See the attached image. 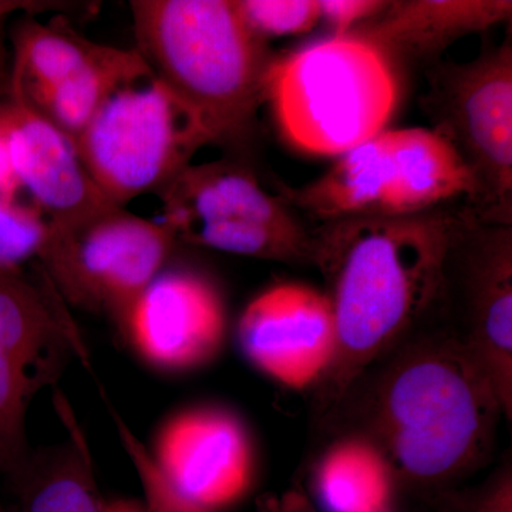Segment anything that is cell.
<instances>
[{
  "label": "cell",
  "mask_w": 512,
  "mask_h": 512,
  "mask_svg": "<svg viewBox=\"0 0 512 512\" xmlns=\"http://www.w3.org/2000/svg\"><path fill=\"white\" fill-rule=\"evenodd\" d=\"M13 45L10 97L28 104L83 72L109 47L30 16L16 28Z\"/></svg>",
  "instance_id": "cell-19"
},
{
  "label": "cell",
  "mask_w": 512,
  "mask_h": 512,
  "mask_svg": "<svg viewBox=\"0 0 512 512\" xmlns=\"http://www.w3.org/2000/svg\"><path fill=\"white\" fill-rule=\"evenodd\" d=\"M249 29L269 37L301 35L320 23L318 0H234Z\"/></svg>",
  "instance_id": "cell-22"
},
{
  "label": "cell",
  "mask_w": 512,
  "mask_h": 512,
  "mask_svg": "<svg viewBox=\"0 0 512 512\" xmlns=\"http://www.w3.org/2000/svg\"><path fill=\"white\" fill-rule=\"evenodd\" d=\"M150 72V66L137 50L109 46L83 72L25 104L52 121L74 143L111 94Z\"/></svg>",
  "instance_id": "cell-21"
},
{
  "label": "cell",
  "mask_w": 512,
  "mask_h": 512,
  "mask_svg": "<svg viewBox=\"0 0 512 512\" xmlns=\"http://www.w3.org/2000/svg\"><path fill=\"white\" fill-rule=\"evenodd\" d=\"M109 512H140L136 508L130 507V505L114 504L109 505Z\"/></svg>",
  "instance_id": "cell-29"
},
{
  "label": "cell",
  "mask_w": 512,
  "mask_h": 512,
  "mask_svg": "<svg viewBox=\"0 0 512 512\" xmlns=\"http://www.w3.org/2000/svg\"><path fill=\"white\" fill-rule=\"evenodd\" d=\"M0 473H3L2 468H0Z\"/></svg>",
  "instance_id": "cell-32"
},
{
  "label": "cell",
  "mask_w": 512,
  "mask_h": 512,
  "mask_svg": "<svg viewBox=\"0 0 512 512\" xmlns=\"http://www.w3.org/2000/svg\"><path fill=\"white\" fill-rule=\"evenodd\" d=\"M392 181L390 133L383 130L339 156L318 180L298 188H282L279 198L291 210L302 211L320 224L386 217Z\"/></svg>",
  "instance_id": "cell-16"
},
{
  "label": "cell",
  "mask_w": 512,
  "mask_h": 512,
  "mask_svg": "<svg viewBox=\"0 0 512 512\" xmlns=\"http://www.w3.org/2000/svg\"><path fill=\"white\" fill-rule=\"evenodd\" d=\"M238 342L249 362L281 386H319L336 353L329 296L295 282L271 286L242 313Z\"/></svg>",
  "instance_id": "cell-11"
},
{
  "label": "cell",
  "mask_w": 512,
  "mask_h": 512,
  "mask_svg": "<svg viewBox=\"0 0 512 512\" xmlns=\"http://www.w3.org/2000/svg\"><path fill=\"white\" fill-rule=\"evenodd\" d=\"M440 512H512V466L504 461L483 483L433 498Z\"/></svg>",
  "instance_id": "cell-24"
},
{
  "label": "cell",
  "mask_w": 512,
  "mask_h": 512,
  "mask_svg": "<svg viewBox=\"0 0 512 512\" xmlns=\"http://www.w3.org/2000/svg\"><path fill=\"white\" fill-rule=\"evenodd\" d=\"M138 49L211 143L254 131L274 56L234 0H131Z\"/></svg>",
  "instance_id": "cell-3"
},
{
  "label": "cell",
  "mask_w": 512,
  "mask_h": 512,
  "mask_svg": "<svg viewBox=\"0 0 512 512\" xmlns=\"http://www.w3.org/2000/svg\"><path fill=\"white\" fill-rule=\"evenodd\" d=\"M123 326L148 362L190 370L220 355L227 312L220 292L207 279L194 272H165L137 299Z\"/></svg>",
  "instance_id": "cell-12"
},
{
  "label": "cell",
  "mask_w": 512,
  "mask_h": 512,
  "mask_svg": "<svg viewBox=\"0 0 512 512\" xmlns=\"http://www.w3.org/2000/svg\"><path fill=\"white\" fill-rule=\"evenodd\" d=\"M393 181L386 217L446 207L473 195V180L453 147L430 128L389 130Z\"/></svg>",
  "instance_id": "cell-17"
},
{
  "label": "cell",
  "mask_w": 512,
  "mask_h": 512,
  "mask_svg": "<svg viewBox=\"0 0 512 512\" xmlns=\"http://www.w3.org/2000/svg\"><path fill=\"white\" fill-rule=\"evenodd\" d=\"M49 222L36 207L0 200V268L19 269L30 258H39Z\"/></svg>",
  "instance_id": "cell-23"
},
{
  "label": "cell",
  "mask_w": 512,
  "mask_h": 512,
  "mask_svg": "<svg viewBox=\"0 0 512 512\" xmlns=\"http://www.w3.org/2000/svg\"><path fill=\"white\" fill-rule=\"evenodd\" d=\"M73 144L101 195L124 208L161 194L210 141L151 70L111 94Z\"/></svg>",
  "instance_id": "cell-6"
},
{
  "label": "cell",
  "mask_w": 512,
  "mask_h": 512,
  "mask_svg": "<svg viewBox=\"0 0 512 512\" xmlns=\"http://www.w3.org/2000/svg\"><path fill=\"white\" fill-rule=\"evenodd\" d=\"M22 188L13 167L12 154H10L8 134L0 120V200L16 201V194Z\"/></svg>",
  "instance_id": "cell-27"
},
{
  "label": "cell",
  "mask_w": 512,
  "mask_h": 512,
  "mask_svg": "<svg viewBox=\"0 0 512 512\" xmlns=\"http://www.w3.org/2000/svg\"><path fill=\"white\" fill-rule=\"evenodd\" d=\"M380 512H393L392 510L380 511Z\"/></svg>",
  "instance_id": "cell-31"
},
{
  "label": "cell",
  "mask_w": 512,
  "mask_h": 512,
  "mask_svg": "<svg viewBox=\"0 0 512 512\" xmlns=\"http://www.w3.org/2000/svg\"><path fill=\"white\" fill-rule=\"evenodd\" d=\"M375 367L353 433L382 451L397 488L434 498L490 461L503 409L450 330L414 332Z\"/></svg>",
  "instance_id": "cell-2"
},
{
  "label": "cell",
  "mask_w": 512,
  "mask_h": 512,
  "mask_svg": "<svg viewBox=\"0 0 512 512\" xmlns=\"http://www.w3.org/2000/svg\"><path fill=\"white\" fill-rule=\"evenodd\" d=\"M12 477L18 485L19 512H109L83 444L29 456Z\"/></svg>",
  "instance_id": "cell-20"
},
{
  "label": "cell",
  "mask_w": 512,
  "mask_h": 512,
  "mask_svg": "<svg viewBox=\"0 0 512 512\" xmlns=\"http://www.w3.org/2000/svg\"><path fill=\"white\" fill-rule=\"evenodd\" d=\"M175 242L167 222L111 205L82 220L49 222L39 259L64 299L109 313L123 326L134 303L160 275Z\"/></svg>",
  "instance_id": "cell-7"
},
{
  "label": "cell",
  "mask_w": 512,
  "mask_h": 512,
  "mask_svg": "<svg viewBox=\"0 0 512 512\" xmlns=\"http://www.w3.org/2000/svg\"><path fill=\"white\" fill-rule=\"evenodd\" d=\"M265 100L292 146L339 157L382 133L396 107L397 79L365 40L333 35L274 57Z\"/></svg>",
  "instance_id": "cell-4"
},
{
  "label": "cell",
  "mask_w": 512,
  "mask_h": 512,
  "mask_svg": "<svg viewBox=\"0 0 512 512\" xmlns=\"http://www.w3.org/2000/svg\"><path fill=\"white\" fill-rule=\"evenodd\" d=\"M5 80V55H3L2 42H0V84Z\"/></svg>",
  "instance_id": "cell-30"
},
{
  "label": "cell",
  "mask_w": 512,
  "mask_h": 512,
  "mask_svg": "<svg viewBox=\"0 0 512 512\" xmlns=\"http://www.w3.org/2000/svg\"><path fill=\"white\" fill-rule=\"evenodd\" d=\"M84 349L53 285L49 292L19 269L0 268V468L9 476L30 456V400L59 376L70 357H84Z\"/></svg>",
  "instance_id": "cell-9"
},
{
  "label": "cell",
  "mask_w": 512,
  "mask_h": 512,
  "mask_svg": "<svg viewBox=\"0 0 512 512\" xmlns=\"http://www.w3.org/2000/svg\"><path fill=\"white\" fill-rule=\"evenodd\" d=\"M397 490L382 451L353 431L326 448L313 473V491L326 512L392 510Z\"/></svg>",
  "instance_id": "cell-18"
},
{
  "label": "cell",
  "mask_w": 512,
  "mask_h": 512,
  "mask_svg": "<svg viewBox=\"0 0 512 512\" xmlns=\"http://www.w3.org/2000/svg\"><path fill=\"white\" fill-rule=\"evenodd\" d=\"M463 207L323 222L311 231L336 325V353L319 394L339 406L353 386L426 323Z\"/></svg>",
  "instance_id": "cell-1"
},
{
  "label": "cell",
  "mask_w": 512,
  "mask_h": 512,
  "mask_svg": "<svg viewBox=\"0 0 512 512\" xmlns=\"http://www.w3.org/2000/svg\"><path fill=\"white\" fill-rule=\"evenodd\" d=\"M154 512H217L237 504L255 478V454L244 423L218 407L175 416L144 468Z\"/></svg>",
  "instance_id": "cell-10"
},
{
  "label": "cell",
  "mask_w": 512,
  "mask_h": 512,
  "mask_svg": "<svg viewBox=\"0 0 512 512\" xmlns=\"http://www.w3.org/2000/svg\"><path fill=\"white\" fill-rule=\"evenodd\" d=\"M13 167L22 188L50 224L82 220L111 207L80 161L66 134L28 104H0Z\"/></svg>",
  "instance_id": "cell-13"
},
{
  "label": "cell",
  "mask_w": 512,
  "mask_h": 512,
  "mask_svg": "<svg viewBox=\"0 0 512 512\" xmlns=\"http://www.w3.org/2000/svg\"><path fill=\"white\" fill-rule=\"evenodd\" d=\"M259 512H319L301 487L289 488L281 494L266 495L259 503Z\"/></svg>",
  "instance_id": "cell-26"
},
{
  "label": "cell",
  "mask_w": 512,
  "mask_h": 512,
  "mask_svg": "<svg viewBox=\"0 0 512 512\" xmlns=\"http://www.w3.org/2000/svg\"><path fill=\"white\" fill-rule=\"evenodd\" d=\"M511 0H394L350 30L393 63L440 62L457 42L511 20Z\"/></svg>",
  "instance_id": "cell-14"
},
{
  "label": "cell",
  "mask_w": 512,
  "mask_h": 512,
  "mask_svg": "<svg viewBox=\"0 0 512 512\" xmlns=\"http://www.w3.org/2000/svg\"><path fill=\"white\" fill-rule=\"evenodd\" d=\"M64 3L59 2H28V0H0V33H2L3 22L12 13L20 12H42V10L62 9ZM2 42V37H0Z\"/></svg>",
  "instance_id": "cell-28"
},
{
  "label": "cell",
  "mask_w": 512,
  "mask_h": 512,
  "mask_svg": "<svg viewBox=\"0 0 512 512\" xmlns=\"http://www.w3.org/2000/svg\"><path fill=\"white\" fill-rule=\"evenodd\" d=\"M433 313L444 316L441 325L463 345L511 420L512 225L483 224L464 211Z\"/></svg>",
  "instance_id": "cell-8"
},
{
  "label": "cell",
  "mask_w": 512,
  "mask_h": 512,
  "mask_svg": "<svg viewBox=\"0 0 512 512\" xmlns=\"http://www.w3.org/2000/svg\"><path fill=\"white\" fill-rule=\"evenodd\" d=\"M160 195L163 221L175 237L181 229L202 222L301 225L291 208L269 194L247 168L224 161L188 165Z\"/></svg>",
  "instance_id": "cell-15"
},
{
  "label": "cell",
  "mask_w": 512,
  "mask_h": 512,
  "mask_svg": "<svg viewBox=\"0 0 512 512\" xmlns=\"http://www.w3.org/2000/svg\"><path fill=\"white\" fill-rule=\"evenodd\" d=\"M389 2L380 0H318L320 22H325L333 35H348L350 30L379 15Z\"/></svg>",
  "instance_id": "cell-25"
},
{
  "label": "cell",
  "mask_w": 512,
  "mask_h": 512,
  "mask_svg": "<svg viewBox=\"0 0 512 512\" xmlns=\"http://www.w3.org/2000/svg\"><path fill=\"white\" fill-rule=\"evenodd\" d=\"M421 110L466 165L473 195L463 208L483 224L512 225V45L487 46L468 62L426 72Z\"/></svg>",
  "instance_id": "cell-5"
}]
</instances>
